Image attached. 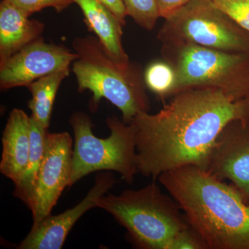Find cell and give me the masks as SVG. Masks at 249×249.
Here are the masks:
<instances>
[{"label":"cell","mask_w":249,"mask_h":249,"mask_svg":"<svg viewBox=\"0 0 249 249\" xmlns=\"http://www.w3.org/2000/svg\"><path fill=\"white\" fill-rule=\"evenodd\" d=\"M249 119V97L196 88L172 96L156 114L142 112L129 124L135 132L139 173L157 179L186 165L206 169L218 136L231 121Z\"/></svg>","instance_id":"obj_1"},{"label":"cell","mask_w":249,"mask_h":249,"mask_svg":"<svg viewBox=\"0 0 249 249\" xmlns=\"http://www.w3.org/2000/svg\"><path fill=\"white\" fill-rule=\"evenodd\" d=\"M157 179L207 249H249V202L234 185L196 165L165 172Z\"/></svg>","instance_id":"obj_2"},{"label":"cell","mask_w":249,"mask_h":249,"mask_svg":"<svg viewBox=\"0 0 249 249\" xmlns=\"http://www.w3.org/2000/svg\"><path fill=\"white\" fill-rule=\"evenodd\" d=\"M78 58L72 71L80 92L92 93L90 111L98 109L101 99L107 100L122 113L126 124L137 114L148 112L150 100L146 93L142 67L135 62L121 65L109 56L96 36L78 37L72 42Z\"/></svg>","instance_id":"obj_3"},{"label":"cell","mask_w":249,"mask_h":249,"mask_svg":"<svg viewBox=\"0 0 249 249\" xmlns=\"http://www.w3.org/2000/svg\"><path fill=\"white\" fill-rule=\"evenodd\" d=\"M98 208L127 230L129 240L144 249H168L178 232L189 227L179 205L155 181L139 190L101 198Z\"/></svg>","instance_id":"obj_4"},{"label":"cell","mask_w":249,"mask_h":249,"mask_svg":"<svg viewBox=\"0 0 249 249\" xmlns=\"http://www.w3.org/2000/svg\"><path fill=\"white\" fill-rule=\"evenodd\" d=\"M162 42L163 59L175 69V93L196 88L220 89L235 99L249 97V54L231 53L181 40Z\"/></svg>","instance_id":"obj_5"},{"label":"cell","mask_w":249,"mask_h":249,"mask_svg":"<svg viewBox=\"0 0 249 249\" xmlns=\"http://www.w3.org/2000/svg\"><path fill=\"white\" fill-rule=\"evenodd\" d=\"M106 123L110 135L100 139L93 133V124L89 115L78 111L70 117L74 147L70 187L96 171L117 172L129 183H132L139 173L133 126L116 116L108 117Z\"/></svg>","instance_id":"obj_6"},{"label":"cell","mask_w":249,"mask_h":249,"mask_svg":"<svg viewBox=\"0 0 249 249\" xmlns=\"http://www.w3.org/2000/svg\"><path fill=\"white\" fill-rule=\"evenodd\" d=\"M160 42L181 40L231 53L249 54V33L212 0H190L165 19Z\"/></svg>","instance_id":"obj_7"},{"label":"cell","mask_w":249,"mask_h":249,"mask_svg":"<svg viewBox=\"0 0 249 249\" xmlns=\"http://www.w3.org/2000/svg\"><path fill=\"white\" fill-rule=\"evenodd\" d=\"M73 140L67 132H47L45 150L28 207L34 224L52 214L62 192L70 187L73 160Z\"/></svg>","instance_id":"obj_8"},{"label":"cell","mask_w":249,"mask_h":249,"mask_svg":"<svg viewBox=\"0 0 249 249\" xmlns=\"http://www.w3.org/2000/svg\"><path fill=\"white\" fill-rule=\"evenodd\" d=\"M78 57L65 46L49 43L41 37L0 65V88L27 87L42 77L70 68Z\"/></svg>","instance_id":"obj_9"},{"label":"cell","mask_w":249,"mask_h":249,"mask_svg":"<svg viewBox=\"0 0 249 249\" xmlns=\"http://www.w3.org/2000/svg\"><path fill=\"white\" fill-rule=\"evenodd\" d=\"M206 170L230 180L249 202V119L229 122L218 136Z\"/></svg>","instance_id":"obj_10"},{"label":"cell","mask_w":249,"mask_h":249,"mask_svg":"<svg viewBox=\"0 0 249 249\" xmlns=\"http://www.w3.org/2000/svg\"><path fill=\"white\" fill-rule=\"evenodd\" d=\"M115 178L110 172L96 175L94 185L79 204L57 215L34 224L30 232L18 246L19 249H60L78 219L89 210L98 208L100 200L114 186Z\"/></svg>","instance_id":"obj_11"},{"label":"cell","mask_w":249,"mask_h":249,"mask_svg":"<svg viewBox=\"0 0 249 249\" xmlns=\"http://www.w3.org/2000/svg\"><path fill=\"white\" fill-rule=\"evenodd\" d=\"M30 130V117L22 109H13L3 132L0 172L14 184L19 181L29 160Z\"/></svg>","instance_id":"obj_12"},{"label":"cell","mask_w":249,"mask_h":249,"mask_svg":"<svg viewBox=\"0 0 249 249\" xmlns=\"http://www.w3.org/2000/svg\"><path fill=\"white\" fill-rule=\"evenodd\" d=\"M6 0L0 3V65L41 37L45 24Z\"/></svg>","instance_id":"obj_13"},{"label":"cell","mask_w":249,"mask_h":249,"mask_svg":"<svg viewBox=\"0 0 249 249\" xmlns=\"http://www.w3.org/2000/svg\"><path fill=\"white\" fill-rule=\"evenodd\" d=\"M84 16L88 30L98 37L114 61L128 65V55L123 47V26L117 18L98 0H73Z\"/></svg>","instance_id":"obj_14"},{"label":"cell","mask_w":249,"mask_h":249,"mask_svg":"<svg viewBox=\"0 0 249 249\" xmlns=\"http://www.w3.org/2000/svg\"><path fill=\"white\" fill-rule=\"evenodd\" d=\"M70 73V68L42 77L28 85L31 94L29 109L31 117L45 128L48 129L54 101L59 88Z\"/></svg>","instance_id":"obj_15"},{"label":"cell","mask_w":249,"mask_h":249,"mask_svg":"<svg viewBox=\"0 0 249 249\" xmlns=\"http://www.w3.org/2000/svg\"><path fill=\"white\" fill-rule=\"evenodd\" d=\"M31 119V150L27 167L19 181L15 184L14 196L27 206L32 196L45 150V140L48 129Z\"/></svg>","instance_id":"obj_16"},{"label":"cell","mask_w":249,"mask_h":249,"mask_svg":"<svg viewBox=\"0 0 249 249\" xmlns=\"http://www.w3.org/2000/svg\"><path fill=\"white\" fill-rule=\"evenodd\" d=\"M147 89L162 100L172 97L177 84L175 69L165 60L152 62L144 71Z\"/></svg>","instance_id":"obj_17"},{"label":"cell","mask_w":249,"mask_h":249,"mask_svg":"<svg viewBox=\"0 0 249 249\" xmlns=\"http://www.w3.org/2000/svg\"><path fill=\"white\" fill-rule=\"evenodd\" d=\"M127 16H130L141 27L147 31L155 28L160 18L156 0H123Z\"/></svg>","instance_id":"obj_18"},{"label":"cell","mask_w":249,"mask_h":249,"mask_svg":"<svg viewBox=\"0 0 249 249\" xmlns=\"http://www.w3.org/2000/svg\"><path fill=\"white\" fill-rule=\"evenodd\" d=\"M240 27L249 33V0H212Z\"/></svg>","instance_id":"obj_19"},{"label":"cell","mask_w":249,"mask_h":249,"mask_svg":"<svg viewBox=\"0 0 249 249\" xmlns=\"http://www.w3.org/2000/svg\"><path fill=\"white\" fill-rule=\"evenodd\" d=\"M24 11L28 16L39 12L46 8H53L58 13H61L73 4V0H6Z\"/></svg>","instance_id":"obj_20"},{"label":"cell","mask_w":249,"mask_h":249,"mask_svg":"<svg viewBox=\"0 0 249 249\" xmlns=\"http://www.w3.org/2000/svg\"><path fill=\"white\" fill-rule=\"evenodd\" d=\"M168 249H208L206 244L191 227H187L174 237Z\"/></svg>","instance_id":"obj_21"},{"label":"cell","mask_w":249,"mask_h":249,"mask_svg":"<svg viewBox=\"0 0 249 249\" xmlns=\"http://www.w3.org/2000/svg\"><path fill=\"white\" fill-rule=\"evenodd\" d=\"M160 18L167 19L190 0H156Z\"/></svg>","instance_id":"obj_22"},{"label":"cell","mask_w":249,"mask_h":249,"mask_svg":"<svg viewBox=\"0 0 249 249\" xmlns=\"http://www.w3.org/2000/svg\"><path fill=\"white\" fill-rule=\"evenodd\" d=\"M98 1L104 4L117 18L123 27L125 25L127 14L123 0H98Z\"/></svg>","instance_id":"obj_23"}]
</instances>
